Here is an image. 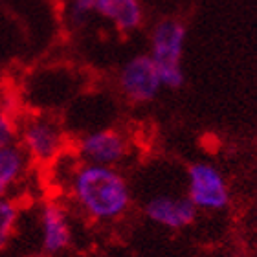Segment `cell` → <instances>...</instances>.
<instances>
[{
	"mask_svg": "<svg viewBox=\"0 0 257 257\" xmlns=\"http://www.w3.org/2000/svg\"><path fill=\"white\" fill-rule=\"evenodd\" d=\"M186 43V26L180 21H160L151 35V57L155 61L162 86L180 88L184 85V72L180 66Z\"/></svg>",
	"mask_w": 257,
	"mask_h": 257,
	"instance_id": "obj_2",
	"label": "cell"
},
{
	"mask_svg": "<svg viewBox=\"0 0 257 257\" xmlns=\"http://www.w3.org/2000/svg\"><path fill=\"white\" fill-rule=\"evenodd\" d=\"M17 140V125L11 118V114L0 105V147L15 144Z\"/></svg>",
	"mask_w": 257,
	"mask_h": 257,
	"instance_id": "obj_12",
	"label": "cell"
},
{
	"mask_svg": "<svg viewBox=\"0 0 257 257\" xmlns=\"http://www.w3.org/2000/svg\"><path fill=\"white\" fill-rule=\"evenodd\" d=\"M26 169V151L11 144L0 147V197H6L8 189L22 177Z\"/></svg>",
	"mask_w": 257,
	"mask_h": 257,
	"instance_id": "obj_10",
	"label": "cell"
},
{
	"mask_svg": "<svg viewBox=\"0 0 257 257\" xmlns=\"http://www.w3.org/2000/svg\"><path fill=\"white\" fill-rule=\"evenodd\" d=\"M189 195L200 209H222L230 202V193L219 169L209 164H193L188 171Z\"/></svg>",
	"mask_w": 257,
	"mask_h": 257,
	"instance_id": "obj_4",
	"label": "cell"
},
{
	"mask_svg": "<svg viewBox=\"0 0 257 257\" xmlns=\"http://www.w3.org/2000/svg\"><path fill=\"white\" fill-rule=\"evenodd\" d=\"M128 151L127 140L116 128H101L83 136L79 142V153L88 164L110 166L125 158Z\"/></svg>",
	"mask_w": 257,
	"mask_h": 257,
	"instance_id": "obj_6",
	"label": "cell"
},
{
	"mask_svg": "<svg viewBox=\"0 0 257 257\" xmlns=\"http://www.w3.org/2000/svg\"><path fill=\"white\" fill-rule=\"evenodd\" d=\"M90 11H96V0H72V13L75 21H83Z\"/></svg>",
	"mask_w": 257,
	"mask_h": 257,
	"instance_id": "obj_13",
	"label": "cell"
},
{
	"mask_svg": "<svg viewBox=\"0 0 257 257\" xmlns=\"http://www.w3.org/2000/svg\"><path fill=\"white\" fill-rule=\"evenodd\" d=\"M119 88L131 103H149L162 88L158 68L151 55H136L119 74Z\"/></svg>",
	"mask_w": 257,
	"mask_h": 257,
	"instance_id": "obj_3",
	"label": "cell"
},
{
	"mask_svg": "<svg viewBox=\"0 0 257 257\" xmlns=\"http://www.w3.org/2000/svg\"><path fill=\"white\" fill-rule=\"evenodd\" d=\"M72 197L83 213L94 220L119 219L133 202L127 180L114 167L88 162L74 173Z\"/></svg>",
	"mask_w": 257,
	"mask_h": 257,
	"instance_id": "obj_1",
	"label": "cell"
},
{
	"mask_svg": "<svg viewBox=\"0 0 257 257\" xmlns=\"http://www.w3.org/2000/svg\"><path fill=\"white\" fill-rule=\"evenodd\" d=\"M22 149L37 162H50L57 158L64 145L61 128L52 119L32 118L21 128Z\"/></svg>",
	"mask_w": 257,
	"mask_h": 257,
	"instance_id": "obj_5",
	"label": "cell"
},
{
	"mask_svg": "<svg viewBox=\"0 0 257 257\" xmlns=\"http://www.w3.org/2000/svg\"><path fill=\"white\" fill-rule=\"evenodd\" d=\"M41 230H43V250L48 255H57L70 246V226L66 213L57 202H46L41 211Z\"/></svg>",
	"mask_w": 257,
	"mask_h": 257,
	"instance_id": "obj_8",
	"label": "cell"
},
{
	"mask_svg": "<svg viewBox=\"0 0 257 257\" xmlns=\"http://www.w3.org/2000/svg\"><path fill=\"white\" fill-rule=\"evenodd\" d=\"M197 206L193 204L189 197H169V195H160V197L151 198L145 204V217L169 230H180L186 228L197 217Z\"/></svg>",
	"mask_w": 257,
	"mask_h": 257,
	"instance_id": "obj_7",
	"label": "cell"
},
{
	"mask_svg": "<svg viewBox=\"0 0 257 257\" xmlns=\"http://www.w3.org/2000/svg\"><path fill=\"white\" fill-rule=\"evenodd\" d=\"M96 11L112 21L119 32H133L144 19L138 0H96Z\"/></svg>",
	"mask_w": 257,
	"mask_h": 257,
	"instance_id": "obj_9",
	"label": "cell"
},
{
	"mask_svg": "<svg viewBox=\"0 0 257 257\" xmlns=\"http://www.w3.org/2000/svg\"><path fill=\"white\" fill-rule=\"evenodd\" d=\"M17 219H19V208L13 200L0 197V250L10 242L13 231H15Z\"/></svg>",
	"mask_w": 257,
	"mask_h": 257,
	"instance_id": "obj_11",
	"label": "cell"
}]
</instances>
